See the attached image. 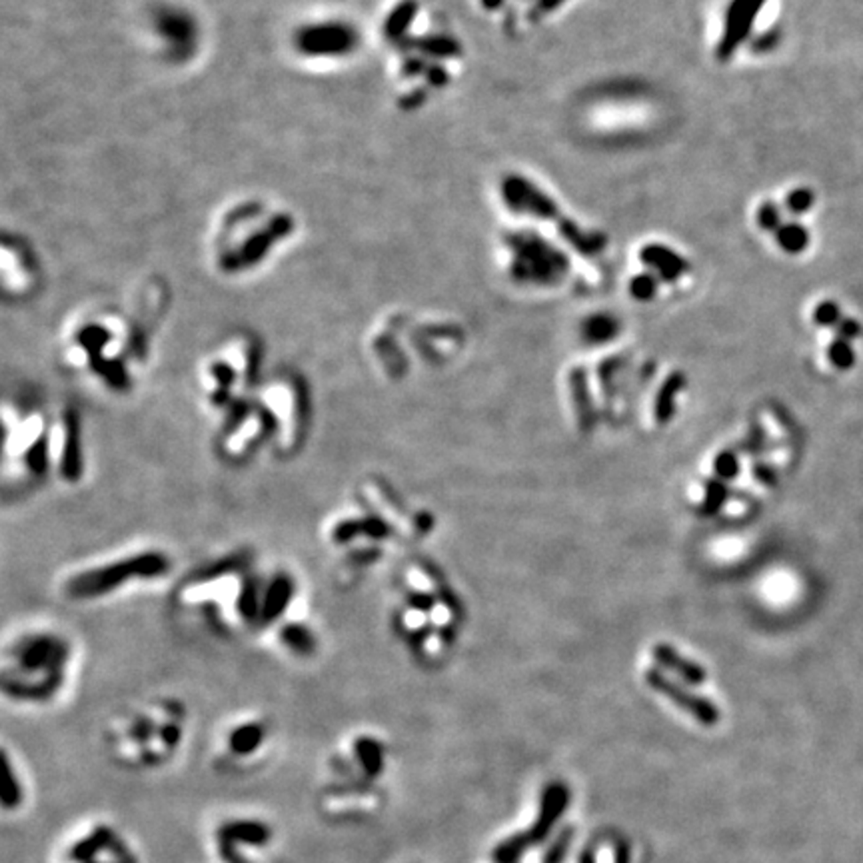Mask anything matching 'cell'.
<instances>
[{
    "mask_svg": "<svg viewBox=\"0 0 863 863\" xmlns=\"http://www.w3.org/2000/svg\"><path fill=\"white\" fill-rule=\"evenodd\" d=\"M264 566L248 550H232L204 562L180 579L175 610L218 638L258 635Z\"/></svg>",
    "mask_w": 863,
    "mask_h": 863,
    "instance_id": "cell-1",
    "label": "cell"
},
{
    "mask_svg": "<svg viewBox=\"0 0 863 863\" xmlns=\"http://www.w3.org/2000/svg\"><path fill=\"white\" fill-rule=\"evenodd\" d=\"M76 657L74 635L60 624L33 619L14 626L0 649L3 692L17 702H49L66 686Z\"/></svg>",
    "mask_w": 863,
    "mask_h": 863,
    "instance_id": "cell-2",
    "label": "cell"
},
{
    "mask_svg": "<svg viewBox=\"0 0 863 863\" xmlns=\"http://www.w3.org/2000/svg\"><path fill=\"white\" fill-rule=\"evenodd\" d=\"M462 616L460 598L432 560L418 556L398 574L392 627L412 656L426 657L432 638L438 648H452Z\"/></svg>",
    "mask_w": 863,
    "mask_h": 863,
    "instance_id": "cell-3",
    "label": "cell"
},
{
    "mask_svg": "<svg viewBox=\"0 0 863 863\" xmlns=\"http://www.w3.org/2000/svg\"><path fill=\"white\" fill-rule=\"evenodd\" d=\"M175 566V556L164 546L130 544L70 566L58 578L57 590L68 603L92 606L167 582Z\"/></svg>",
    "mask_w": 863,
    "mask_h": 863,
    "instance_id": "cell-4",
    "label": "cell"
},
{
    "mask_svg": "<svg viewBox=\"0 0 863 863\" xmlns=\"http://www.w3.org/2000/svg\"><path fill=\"white\" fill-rule=\"evenodd\" d=\"M51 412L22 398L3 402V492L19 498L51 478Z\"/></svg>",
    "mask_w": 863,
    "mask_h": 863,
    "instance_id": "cell-5",
    "label": "cell"
},
{
    "mask_svg": "<svg viewBox=\"0 0 863 863\" xmlns=\"http://www.w3.org/2000/svg\"><path fill=\"white\" fill-rule=\"evenodd\" d=\"M320 538L332 556L336 574L350 584L366 578L386 558L388 546L400 540L386 520L352 498L326 517Z\"/></svg>",
    "mask_w": 863,
    "mask_h": 863,
    "instance_id": "cell-6",
    "label": "cell"
},
{
    "mask_svg": "<svg viewBox=\"0 0 863 863\" xmlns=\"http://www.w3.org/2000/svg\"><path fill=\"white\" fill-rule=\"evenodd\" d=\"M254 396L272 426V452L278 460L296 458L308 442L314 406L306 382L296 374H276L260 382Z\"/></svg>",
    "mask_w": 863,
    "mask_h": 863,
    "instance_id": "cell-7",
    "label": "cell"
},
{
    "mask_svg": "<svg viewBox=\"0 0 863 863\" xmlns=\"http://www.w3.org/2000/svg\"><path fill=\"white\" fill-rule=\"evenodd\" d=\"M258 368V350L248 342L229 344L204 360L196 376V392L204 410L216 420L230 408L253 398L260 386Z\"/></svg>",
    "mask_w": 863,
    "mask_h": 863,
    "instance_id": "cell-8",
    "label": "cell"
},
{
    "mask_svg": "<svg viewBox=\"0 0 863 863\" xmlns=\"http://www.w3.org/2000/svg\"><path fill=\"white\" fill-rule=\"evenodd\" d=\"M272 426L256 396L216 418L214 454L226 466L245 468L264 452H272Z\"/></svg>",
    "mask_w": 863,
    "mask_h": 863,
    "instance_id": "cell-9",
    "label": "cell"
},
{
    "mask_svg": "<svg viewBox=\"0 0 863 863\" xmlns=\"http://www.w3.org/2000/svg\"><path fill=\"white\" fill-rule=\"evenodd\" d=\"M501 198H504L508 210L514 212V214H525L538 218V221L554 222L562 238L586 258L602 254L608 246V238L602 232L579 229L578 222L562 214L560 206L554 202L552 196H548L542 188L522 175H508L501 180Z\"/></svg>",
    "mask_w": 863,
    "mask_h": 863,
    "instance_id": "cell-10",
    "label": "cell"
},
{
    "mask_svg": "<svg viewBox=\"0 0 863 863\" xmlns=\"http://www.w3.org/2000/svg\"><path fill=\"white\" fill-rule=\"evenodd\" d=\"M509 276L517 284L556 286L568 276L570 260L558 246L533 230L506 234Z\"/></svg>",
    "mask_w": 863,
    "mask_h": 863,
    "instance_id": "cell-11",
    "label": "cell"
},
{
    "mask_svg": "<svg viewBox=\"0 0 863 863\" xmlns=\"http://www.w3.org/2000/svg\"><path fill=\"white\" fill-rule=\"evenodd\" d=\"M51 478L60 486L76 488L86 478V438L82 416L74 406H58L51 412L49 432Z\"/></svg>",
    "mask_w": 863,
    "mask_h": 863,
    "instance_id": "cell-12",
    "label": "cell"
},
{
    "mask_svg": "<svg viewBox=\"0 0 863 863\" xmlns=\"http://www.w3.org/2000/svg\"><path fill=\"white\" fill-rule=\"evenodd\" d=\"M352 500L372 509L382 520H386L398 532L400 540L406 533L422 538L434 530V516L424 509H410L408 501L400 496L398 490L380 476H364L352 488Z\"/></svg>",
    "mask_w": 863,
    "mask_h": 863,
    "instance_id": "cell-13",
    "label": "cell"
},
{
    "mask_svg": "<svg viewBox=\"0 0 863 863\" xmlns=\"http://www.w3.org/2000/svg\"><path fill=\"white\" fill-rule=\"evenodd\" d=\"M264 638L272 643L274 649L292 660H310L320 652V632L312 622L308 606L282 619Z\"/></svg>",
    "mask_w": 863,
    "mask_h": 863,
    "instance_id": "cell-14",
    "label": "cell"
},
{
    "mask_svg": "<svg viewBox=\"0 0 863 863\" xmlns=\"http://www.w3.org/2000/svg\"><path fill=\"white\" fill-rule=\"evenodd\" d=\"M766 4L767 0H732L727 4L721 38L716 46L718 60L727 62L742 49V44L751 36V28Z\"/></svg>",
    "mask_w": 863,
    "mask_h": 863,
    "instance_id": "cell-15",
    "label": "cell"
},
{
    "mask_svg": "<svg viewBox=\"0 0 863 863\" xmlns=\"http://www.w3.org/2000/svg\"><path fill=\"white\" fill-rule=\"evenodd\" d=\"M646 681L649 684V688L668 697V700L676 704L678 708L692 713V716L700 721V724L713 726L718 721L719 711L716 710V705H713L710 700H705V697L696 696L692 692H688V689L680 688L678 684H673V681L665 678L662 672L648 670Z\"/></svg>",
    "mask_w": 863,
    "mask_h": 863,
    "instance_id": "cell-16",
    "label": "cell"
},
{
    "mask_svg": "<svg viewBox=\"0 0 863 863\" xmlns=\"http://www.w3.org/2000/svg\"><path fill=\"white\" fill-rule=\"evenodd\" d=\"M640 260L646 266L648 272H652L657 280L662 282H678L689 270V264L684 256L670 246L664 245H648L641 248Z\"/></svg>",
    "mask_w": 863,
    "mask_h": 863,
    "instance_id": "cell-17",
    "label": "cell"
},
{
    "mask_svg": "<svg viewBox=\"0 0 863 863\" xmlns=\"http://www.w3.org/2000/svg\"><path fill=\"white\" fill-rule=\"evenodd\" d=\"M652 657L662 665V668L676 672L680 678H684L688 681V684L700 686L705 681V670L702 665H697L692 660H686L676 648L668 646V643H657V646H654Z\"/></svg>",
    "mask_w": 863,
    "mask_h": 863,
    "instance_id": "cell-18",
    "label": "cell"
},
{
    "mask_svg": "<svg viewBox=\"0 0 863 863\" xmlns=\"http://www.w3.org/2000/svg\"><path fill=\"white\" fill-rule=\"evenodd\" d=\"M570 392H571V400H574L578 426L582 432H587L594 426L595 416H594L590 384H587V376L582 366H576L574 370L570 372Z\"/></svg>",
    "mask_w": 863,
    "mask_h": 863,
    "instance_id": "cell-19",
    "label": "cell"
},
{
    "mask_svg": "<svg viewBox=\"0 0 863 863\" xmlns=\"http://www.w3.org/2000/svg\"><path fill=\"white\" fill-rule=\"evenodd\" d=\"M686 386V378L681 372L670 374L665 382L662 384V388L657 390L656 394V404H654V420L664 426L672 420L673 412H676V398L681 390Z\"/></svg>",
    "mask_w": 863,
    "mask_h": 863,
    "instance_id": "cell-20",
    "label": "cell"
},
{
    "mask_svg": "<svg viewBox=\"0 0 863 863\" xmlns=\"http://www.w3.org/2000/svg\"><path fill=\"white\" fill-rule=\"evenodd\" d=\"M266 737V727L262 721H245L232 729L229 735V748L237 756H248L262 745Z\"/></svg>",
    "mask_w": 863,
    "mask_h": 863,
    "instance_id": "cell-21",
    "label": "cell"
},
{
    "mask_svg": "<svg viewBox=\"0 0 863 863\" xmlns=\"http://www.w3.org/2000/svg\"><path fill=\"white\" fill-rule=\"evenodd\" d=\"M619 334V322L611 314H594L582 324V336L590 344L611 342Z\"/></svg>",
    "mask_w": 863,
    "mask_h": 863,
    "instance_id": "cell-22",
    "label": "cell"
},
{
    "mask_svg": "<svg viewBox=\"0 0 863 863\" xmlns=\"http://www.w3.org/2000/svg\"><path fill=\"white\" fill-rule=\"evenodd\" d=\"M354 751L360 766L364 767L368 778H376L384 766V748L378 740L370 735H362L354 742Z\"/></svg>",
    "mask_w": 863,
    "mask_h": 863,
    "instance_id": "cell-23",
    "label": "cell"
},
{
    "mask_svg": "<svg viewBox=\"0 0 863 863\" xmlns=\"http://www.w3.org/2000/svg\"><path fill=\"white\" fill-rule=\"evenodd\" d=\"M775 242L778 246L788 254H802L804 250L810 246V232L804 224H799L797 221L783 222L780 226V230L775 232Z\"/></svg>",
    "mask_w": 863,
    "mask_h": 863,
    "instance_id": "cell-24",
    "label": "cell"
},
{
    "mask_svg": "<svg viewBox=\"0 0 863 863\" xmlns=\"http://www.w3.org/2000/svg\"><path fill=\"white\" fill-rule=\"evenodd\" d=\"M727 500V486L721 480H708L705 482V496L702 504V514L713 516L718 509L724 506V501Z\"/></svg>",
    "mask_w": 863,
    "mask_h": 863,
    "instance_id": "cell-25",
    "label": "cell"
},
{
    "mask_svg": "<svg viewBox=\"0 0 863 863\" xmlns=\"http://www.w3.org/2000/svg\"><path fill=\"white\" fill-rule=\"evenodd\" d=\"M657 286H660V280L654 276L652 272H643L634 276L630 282V294L640 302H649L657 294Z\"/></svg>",
    "mask_w": 863,
    "mask_h": 863,
    "instance_id": "cell-26",
    "label": "cell"
},
{
    "mask_svg": "<svg viewBox=\"0 0 863 863\" xmlns=\"http://www.w3.org/2000/svg\"><path fill=\"white\" fill-rule=\"evenodd\" d=\"M813 202H815V194L812 188L799 186L794 188V190L786 196V210L791 216H802L805 212L812 210Z\"/></svg>",
    "mask_w": 863,
    "mask_h": 863,
    "instance_id": "cell-27",
    "label": "cell"
},
{
    "mask_svg": "<svg viewBox=\"0 0 863 863\" xmlns=\"http://www.w3.org/2000/svg\"><path fill=\"white\" fill-rule=\"evenodd\" d=\"M828 358L837 370H850V368L855 364V352L851 348V342L842 338L834 340L828 348Z\"/></svg>",
    "mask_w": 863,
    "mask_h": 863,
    "instance_id": "cell-28",
    "label": "cell"
},
{
    "mask_svg": "<svg viewBox=\"0 0 863 863\" xmlns=\"http://www.w3.org/2000/svg\"><path fill=\"white\" fill-rule=\"evenodd\" d=\"M3 778H4V783H3V805L4 807H17L20 804V788H19V781L14 780V775H12V767H11V762H9V753H3Z\"/></svg>",
    "mask_w": 863,
    "mask_h": 863,
    "instance_id": "cell-29",
    "label": "cell"
},
{
    "mask_svg": "<svg viewBox=\"0 0 863 863\" xmlns=\"http://www.w3.org/2000/svg\"><path fill=\"white\" fill-rule=\"evenodd\" d=\"M111 842V831L108 829H98V831H94V834L86 839V842L82 844H78L74 847V851H73V859L76 861H89L94 851H98L102 845Z\"/></svg>",
    "mask_w": 863,
    "mask_h": 863,
    "instance_id": "cell-30",
    "label": "cell"
},
{
    "mask_svg": "<svg viewBox=\"0 0 863 863\" xmlns=\"http://www.w3.org/2000/svg\"><path fill=\"white\" fill-rule=\"evenodd\" d=\"M758 224L766 232H778L780 226L783 224V214L778 204L772 200L764 202L758 210Z\"/></svg>",
    "mask_w": 863,
    "mask_h": 863,
    "instance_id": "cell-31",
    "label": "cell"
},
{
    "mask_svg": "<svg viewBox=\"0 0 863 863\" xmlns=\"http://www.w3.org/2000/svg\"><path fill=\"white\" fill-rule=\"evenodd\" d=\"M842 320H844L842 318V310H839V306L834 300H823V302H820L818 306H815V310H813V322L818 326L836 328Z\"/></svg>",
    "mask_w": 863,
    "mask_h": 863,
    "instance_id": "cell-32",
    "label": "cell"
},
{
    "mask_svg": "<svg viewBox=\"0 0 863 863\" xmlns=\"http://www.w3.org/2000/svg\"><path fill=\"white\" fill-rule=\"evenodd\" d=\"M713 472H716L719 480H732V478H735L737 472H740V462H737L735 452H721L716 462H713Z\"/></svg>",
    "mask_w": 863,
    "mask_h": 863,
    "instance_id": "cell-33",
    "label": "cell"
},
{
    "mask_svg": "<svg viewBox=\"0 0 863 863\" xmlns=\"http://www.w3.org/2000/svg\"><path fill=\"white\" fill-rule=\"evenodd\" d=\"M764 446H766V432L759 428L758 424H753L750 436L745 438L742 444V450L745 454H750V456H758V454L764 450Z\"/></svg>",
    "mask_w": 863,
    "mask_h": 863,
    "instance_id": "cell-34",
    "label": "cell"
},
{
    "mask_svg": "<svg viewBox=\"0 0 863 863\" xmlns=\"http://www.w3.org/2000/svg\"><path fill=\"white\" fill-rule=\"evenodd\" d=\"M751 474L756 478V482L766 486V488H774L778 484V472L772 466H767L766 462H756L751 468Z\"/></svg>",
    "mask_w": 863,
    "mask_h": 863,
    "instance_id": "cell-35",
    "label": "cell"
},
{
    "mask_svg": "<svg viewBox=\"0 0 863 863\" xmlns=\"http://www.w3.org/2000/svg\"><path fill=\"white\" fill-rule=\"evenodd\" d=\"M564 3H566V0H536V3H533V6H532V11H530V19L532 20L544 19L550 12L558 11Z\"/></svg>",
    "mask_w": 863,
    "mask_h": 863,
    "instance_id": "cell-36",
    "label": "cell"
},
{
    "mask_svg": "<svg viewBox=\"0 0 863 863\" xmlns=\"http://www.w3.org/2000/svg\"><path fill=\"white\" fill-rule=\"evenodd\" d=\"M836 330H837V336L842 340H847V342H851L855 338H859V334H861V326H859V322L858 320H853V318H844L839 324L836 326Z\"/></svg>",
    "mask_w": 863,
    "mask_h": 863,
    "instance_id": "cell-37",
    "label": "cell"
},
{
    "mask_svg": "<svg viewBox=\"0 0 863 863\" xmlns=\"http://www.w3.org/2000/svg\"><path fill=\"white\" fill-rule=\"evenodd\" d=\"M780 43V33L778 30H770V33H766L758 38V43H756V51L758 52H766V51H772L775 49V44Z\"/></svg>",
    "mask_w": 863,
    "mask_h": 863,
    "instance_id": "cell-38",
    "label": "cell"
},
{
    "mask_svg": "<svg viewBox=\"0 0 863 863\" xmlns=\"http://www.w3.org/2000/svg\"><path fill=\"white\" fill-rule=\"evenodd\" d=\"M504 4V0H482V6L486 11H498Z\"/></svg>",
    "mask_w": 863,
    "mask_h": 863,
    "instance_id": "cell-39",
    "label": "cell"
}]
</instances>
